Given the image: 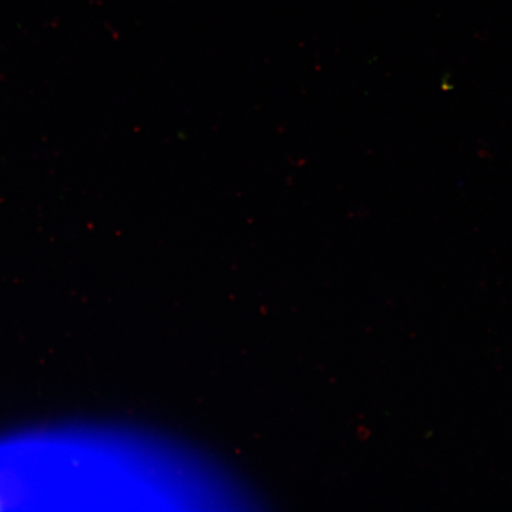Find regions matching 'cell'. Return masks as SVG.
Instances as JSON below:
<instances>
[{"instance_id": "cell-1", "label": "cell", "mask_w": 512, "mask_h": 512, "mask_svg": "<svg viewBox=\"0 0 512 512\" xmlns=\"http://www.w3.org/2000/svg\"><path fill=\"white\" fill-rule=\"evenodd\" d=\"M4 504H6L5 498L0 494V510L5 509Z\"/></svg>"}]
</instances>
